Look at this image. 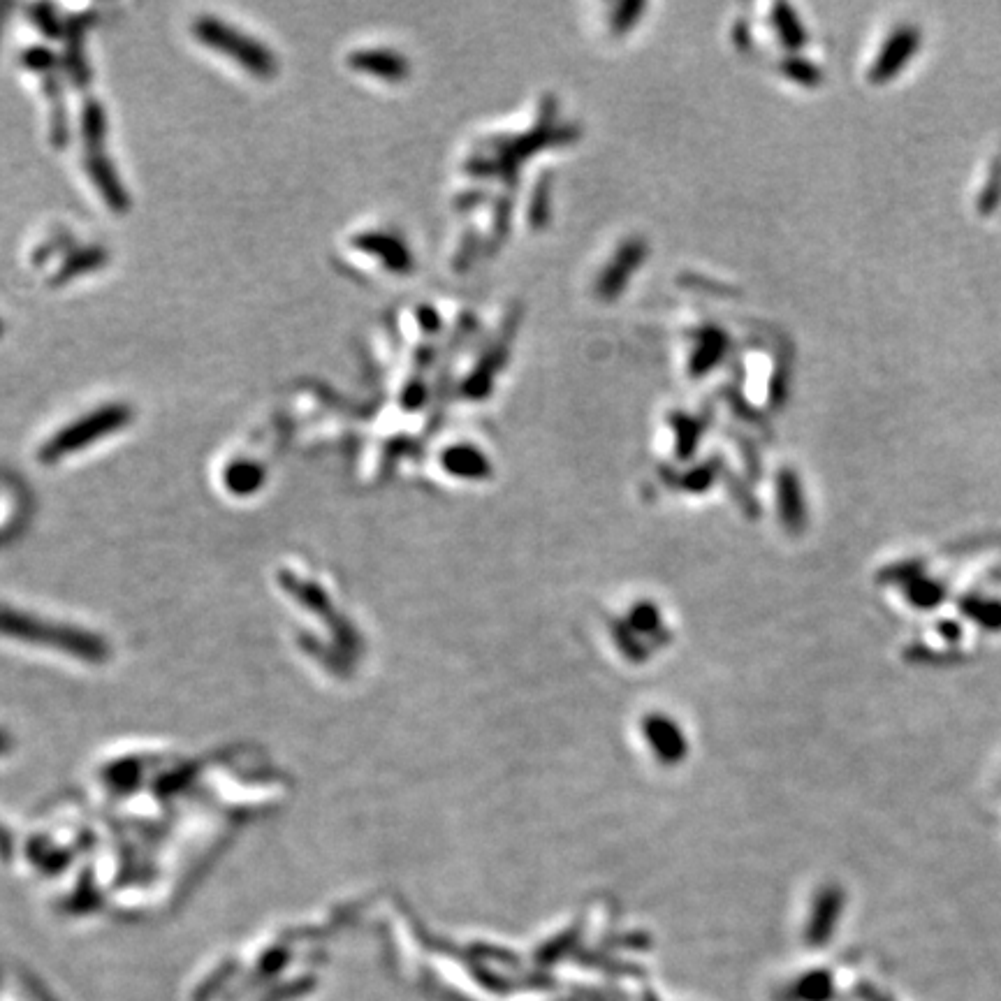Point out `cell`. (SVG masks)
<instances>
[{"label": "cell", "instance_id": "cell-1", "mask_svg": "<svg viewBox=\"0 0 1001 1001\" xmlns=\"http://www.w3.org/2000/svg\"><path fill=\"white\" fill-rule=\"evenodd\" d=\"M197 33H200V38L207 40L209 45L214 47V49L228 51V54H235V61L244 63L248 70L267 72L269 65H272V61H269V56L265 54V49L258 47V45H253L251 40H241V38H244V35H241V38H239V35L232 33L230 28L211 24V21H202L200 31H197Z\"/></svg>", "mask_w": 1001, "mask_h": 1001}, {"label": "cell", "instance_id": "cell-2", "mask_svg": "<svg viewBox=\"0 0 1001 1001\" xmlns=\"http://www.w3.org/2000/svg\"><path fill=\"white\" fill-rule=\"evenodd\" d=\"M116 425V411H102V413H96V415H91V418H86L84 422H79V425L75 429H70V431H63L61 436L54 438V443H51V450L54 452H63V450H72V448H77L75 443H79V438H98L102 434H107L109 429H114Z\"/></svg>", "mask_w": 1001, "mask_h": 1001}]
</instances>
